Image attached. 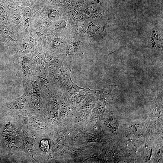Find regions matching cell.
Wrapping results in <instances>:
<instances>
[{"mask_svg":"<svg viewBox=\"0 0 163 163\" xmlns=\"http://www.w3.org/2000/svg\"><path fill=\"white\" fill-rule=\"evenodd\" d=\"M60 88L64 94L72 95L77 94L83 88L75 84L70 76Z\"/></svg>","mask_w":163,"mask_h":163,"instance_id":"obj_1","label":"cell"},{"mask_svg":"<svg viewBox=\"0 0 163 163\" xmlns=\"http://www.w3.org/2000/svg\"><path fill=\"white\" fill-rule=\"evenodd\" d=\"M50 141L49 140L45 139L42 140L40 142V147L41 149L44 152H47L49 149Z\"/></svg>","mask_w":163,"mask_h":163,"instance_id":"obj_2","label":"cell"},{"mask_svg":"<svg viewBox=\"0 0 163 163\" xmlns=\"http://www.w3.org/2000/svg\"><path fill=\"white\" fill-rule=\"evenodd\" d=\"M31 14V11L29 8L26 7L25 8L24 12V14L25 20H28Z\"/></svg>","mask_w":163,"mask_h":163,"instance_id":"obj_3","label":"cell"},{"mask_svg":"<svg viewBox=\"0 0 163 163\" xmlns=\"http://www.w3.org/2000/svg\"><path fill=\"white\" fill-rule=\"evenodd\" d=\"M49 14V17L52 20H56L57 19L58 15L57 12H53L50 13Z\"/></svg>","mask_w":163,"mask_h":163,"instance_id":"obj_4","label":"cell"}]
</instances>
